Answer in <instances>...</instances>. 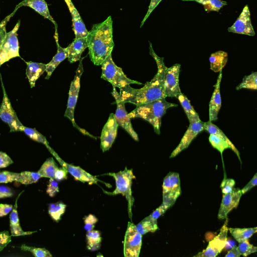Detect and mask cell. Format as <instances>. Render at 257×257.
Listing matches in <instances>:
<instances>
[{
  "mask_svg": "<svg viewBox=\"0 0 257 257\" xmlns=\"http://www.w3.org/2000/svg\"><path fill=\"white\" fill-rule=\"evenodd\" d=\"M149 43L150 54L156 62L157 73L150 81L147 82L141 88H134L130 85L120 88L119 99L124 103H131L137 106L166 98L164 94V79L166 67L164 64L163 58L157 55L153 49L152 44L150 42Z\"/></svg>",
  "mask_w": 257,
  "mask_h": 257,
  "instance_id": "6da1fadb",
  "label": "cell"
},
{
  "mask_svg": "<svg viewBox=\"0 0 257 257\" xmlns=\"http://www.w3.org/2000/svg\"><path fill=\"white\" fill-rule=\"evenodd\" d=\"M86 40L91 61L96 65H100L111 54L114 46L111 16L100 23L93 25L88 31Z\"/></svg>",
  "mask_w": 257,
  "mask_h": 257,
  "instance_id": "7a4b0ae2",
  "label": "cell"
},
{
  "mask_svg": "<svg viewBox=\"0 0 257 257\" xmlns=\"http://www.w3.org/2000/svg\"><path fill=\"white\" fill-rule=\"evenodd\" d=\"M175 103L168 102L165 98H160L150 102L137 105L135 109L127 114L131 119L141 118L151 123L155 132L160 134L162 117L169 108L177 106Z\"/></svg>",
  "mask_w": 257,
  "mask_h": 257,
  "instance_id": "3957f363",
  "label": "cell"
},
{
  "mask_svg": "<svg viewBox=\"0 0 257 257\" xmlns=\"http://www.w3.org/2000/svg\"><path fill=\"white\" fill-rule=\"evenodd\" d=\"M108 174L112 176L115 179L116 188L112 192H107V193L110 195L121 194L125 197L128 204V215L132 220V207L134 202V199L132 196V184L133 180L135 178L133 170L128 169L125 167L123 171Z\"/></svg>",
  "mask_w": 257,
  "mask_h": 257,
  "instance_id": "277c9868",
  "label": "cell"
},
{
  "mask_svg": "<svg viewBox=\"0 0 257 257\" xmlns=\"http://www.w3.org/2000/svg\"><path fill=\"white\" fill-rule=\"evenodd\" d=\"M101 65V78L110 82L112 86L120 88L131 84H142L140 82L127 77L122 69L117 66L113 61L111 54L103 61Z\"/></svg>",
  "mask_w": 257,
  "mask_h": 257,
  "instance_id": "5b68a950",
  "label": "cell"
},
{
  "mask_svg": "<svg viewBox=\"0 0 257 257\" xmlns=\"http://www.w3.org/2000/svg\"><path fill=\"white\" fill-rule=\"evenodd\" d=\"M83 65L82 63V59L80 60L79 64L76 71L75 75L73 81L71 82L69 92V97L67 108L65 111L64 116L67 117L72 122L73 126L79 130L81 133L84 135H88L93 138L92 136L90 135L84 130L80 128L75 123L74 113L78 96L80 89V80L81 76L83 73Z\"/></svg>",
  "mask_w": 257,
  "mask_h": 257,
  "instance_id": "8992f818",
  "label": "cell"
},
{
  "mask_svg": "<svg viewBox=\"0 0 257 257\" xmlns=\"http://www.w3.org/2000/svg\"><path fill=\"white\" fill-rule=\"evenodd\" d=\"M162 187V203L170 207L181 194L179 174L176 172L168 173L164 178Z\"/></svg>",
  "mask_w": 257,
  "mask_h": 257,
  "instance_id": "52a82bcc",
  "label": "cell"
},
{
  "mask_svg": "<svg viewBox=\"0 0 257 257\" xmlns=\"http://www.w3.org/2000/svg\"><path fill=\"white\" fill-rule=\"evenodd\" d=\"M20 25V20H19L13 30L6 34L0 48V66L13 58L20 57L17 38V31Z\"/></svg>",
  "mask_w": 257,
  "mask_h": 257,
  "instance_id": "ba28073f",
  "label": "cell"
},
{
  "mask_svg": "<svg viewBox=\"0 0 257 257\" xmlns=\"http://www.w3.org/2000/svg\"><path fill=\"white\" fill-rule=\"evenodd\" d=\"M142 244V235L138 232L136 225L128 222L123 243L125 257H138Z\"/></svg>",
  "mask_w": 257,
  "mask_h": 257,
  "instance_id": "9c48e42d",
  "label": "cell"
},
{
  "mask_svg": "<svg viewBox=\"0 0 257 257\" xmlns=\"http://www.w3.org/2000/svg\"><path fill=\"white\" fill-rule=\"evenodd\" d=\"M4 96L0 107V118L7 123L11 132L22 131L24 125L18 119L2 83Z\"/></svg>",
  "mask_w": 257,
  "mask_h": 257,
  "instance_id": "30bf717a",
  "label": "cell"
},
{
  "mask_svg": "<svg viewBox=\"0 0 257 257\" xmlns=\"http://www.w3.org/2000/svg\"><path fill=\"white\" fill-rule=\"evenodd\" d=\"M111 94L114 97L116 103V110L114 114L116 123L118 126L124 128L134 140L138 141V136L133 128L130 118L127 116L128 113L124 107L125 103L119 99V93L114 86Z\"/></svg>",
  "mask_w": 257,
  "mask_h": 257,
  "instance_id": "8fae6325",
  "label": "cell"
},
{
  "mask_svg": "<svg viewBox=\"0 0 257 257\" xmlns=\"http://www.w3.org/2000/svg\"><path fill=\"white\" fill-rule=\"evenodd\" d=\"M228 219L220 229L219 234L208 243L207 247L202 251L194 255L197 257H215L224 249L227 239L228 228L227 227Z\"/></svg>",
  "mask_w": 257,
  "mask_h": 257,
  "instance_id": "7c38bea8",
  "label": "cell"
},
{
  "mask_svg": "<svg viewBox=\"0 0 257 257\" xmlns=\"http://www.w3.org/2000/svg\"><path fill=\"white\" fill-rule=\"evenodd\" d=\"M180 65L175 64L166 68L164 79V89L165 97H177L181 93L179 84Z\"/></svg>",
  "mask_w": 257,
  "mask_h": 257,
  "instance_id": "4fadbf2b",
  "label": "cell"
},
{
  "mask_svg": "<svg viewBox=\"0 0 257 257\" xmlns=\"http://www.w3.org/2000/svg\"><path fill=\"white\" fill-rule=\"evenodd\" d=\"M50 153L55 157L57 160L59 162L61 165L66 171L69 173L77 181L82 182H87L89 184H97V182L100 181L95 176L87 172L81 167L75 166L65 162L62 160L56 153L50 147L48 149Z\"/></svg>",
  "mask_w": 257,
  "mask_h": 257,
  "instance_id": "5bb4252c",
  "label": "cell"
},
{
  "mask_svg": "<svg viewBox=\"0 0 257 257\" xmlns=\"http://www.w3.org/2000/svg\"><path fill=\"white\" fill-rule=\"evenodd\" d=\"M229 32L253 36L255 32L251 24L250 13L247 5L243 9L234 24L228 29Z\"/></svg>",
  "mask_w": 257,
  "mask_h": 257,
  "instance_id": "9a60e30c",
  "label": "cell"
},
{
  "mask_svg": "<svg viewBox=\"0 0 257 257\" xmlns=\"http://www.w3.org/2000/svg\"><path fill=\"white\" fill-rule=\"evenodd\" d=\"M118 126L114 114L111 113L102 128L100 137V148L103 152L111 148L116 138Z\"/></svg>",
  "mask_w": 257,
  "mask_h": 257,
  "instance_id": "2e32d148",
  "label": "cell"
},
{
  "mask_svg": "<svg viewBox=\"0 0 257 257\" xmlns=\"http://www.w3.org/2000/svg\"><path fill=\"white\" fill-rule=\"evenodd\" d=\"M204 122L201 120L190 123L178 146L172 152L170 158L175 157L182 151L187 148L193 139L204 130Z\"/></svg>",
  "mask_w": 257,
  "mask_h": 257,
  "instance_id": "e0dca14e",
  "label": "cell"
},
{
  "mask_svg": "<svg viewBox=\"0 0 257 257\" xmlns=\"http://www.w3.org/2000/svg\"><path fill=\"white\" fill-rule=\"evenodd\" d=\"M241 195V190L238 188H233L231 192L223 194L218 213V219L226 218L228 213L237 207Z\"/></svg>",
  "mask_w": 257,
  "mask_h": 257,
  "instance_id": "ac0fdd59",
  "label": "cell"
},
{
  "mask_svg": "<svg viewBox=\"0 0 257 257\" xmlns=\"http://www.w3.org/2000/svg\"><path fill=\"white\" fill-rule=\"evenodd\" d=\"M71 14L75 39L86 37L88 31L71 0H64Z\"/></svg>",
  "mask_w": 257,
  "mask_h": 257,
  "instance_id": "d6986e66",
  "label": "cell"
},
{
  "mask_svg": "<svg viewBox=\"0 0 257 257\" xmlns=\"http://www.w3.org/2000/svg\"><path fill=\"white\" fill-rule=\"evenodd\" d=\"M219 72L209 105V121H214L217 119L218 113L221 106L220 84L222 78V70Z\"/></svg>",
  "mask_w": 257,
  "mask_h": 257,
  "instance_id": "ffe728a7",
  "label": "cell"
},
{
  "mask_svg": "<svg viewBox=\"0 0 257 257\" xmlns=\"http://www.w3.org/2000/svg\"><path fill=\"white\" fill-rule=\"evenodd\" d=\"M22 6L29 7L34 10L36 12L43 16L44 18L50 20L55 25L56 32H57L56 23L51 16L47 4L44 0H24L16 6L14 11L16 12Z\"/></svg>",
  "mask_w": 257,
  "mask_h": 257,
  "instance_id": "44dd1931",
  "label": "cell"
},
{
  "mask_svg": "<svg viewBox=\"0 0 257 257\" xmlns=\"http://www.w3.org/2000/svg\"><path fill=\"white\" fill-rule=\"evenodd\" d=\"M87 47L86 37L75 39L74 41L66 48L69 61L72 63L79 60L81 54Z\"/></svg>",
  "mask_w": 257,
  "mask_h": 257,
  "instance_id": "7402d4cb",
  "label": "cell"
},
{
  "mask_svg": "<svg viewBox=\"0 0 257 257\" xmlns=\"http://www.w3.org/2000/svg\"><path fill=\"white\" fill-rule=\"evenodd\" d=\"M26 75L31 87L35 86L37 80L45 71L46 64L34 62H27Z\"/></svg>",
  "mask_w": 257,
  "mask_h": 257,
  "instance_id": "603a6c76",
  "label": "cell"
},
{
  "mask_svg": "<svg viewBox=\"0 0 257 257\" xmlns=\"http://www.w3.org/2000/svg\"><path fill=\"white\" fill-rule=\"evenodd\" d=\"M55 38L57 45V52L51 61L46 64L45 71L47 72V76L46 77V79H47L50 78L54 70L60 63V62L67 58L68 54L67 48H62L59 45L57 35L55 36Z\"/></svg>",
  "mask_w": 257,
  "mask_h": 257,
  "instance_id": "cb8c5ba5",
  "label": "cell"
},
{
  "mask_svg": "<svg viewBox=\"0 0 257 257\" xmlns=\"http://www.w3.org/2000/svg\"><path fill=\"white\" fill-rule=\"evenodd\" d=\"M21 194V193L17 196L14 206L10 215V230L11 235L13 236L30 234L34 232L24 231L21 227L17 211V201Z\"/></svg>",
  "mask_w": 257,
  "mask_h": 257,
  "instance_id": "d4e9b609",
  "label": "cell"
},
{
  "mask_svg": "<svg viewBox=\"0 0 257 257\" xmlns=\"http://www.w3.org/2000/svg\"><path fill=\"white\" fill-rule=\"evenodd\" d=\"M228 58L227 53L218 51L212 53L209 57L210 69L214 72H219L225 66Z\"/></svg>",
  "mask_w": 257,
  "mask_h": 257,
  "instance_id": "484cf974",
  "label": "cell"
},
{
  "mask_svg": "<svg viewBox=\"0 0 257 257\" xmlns=\"http://www.w3.org/2000/svg\"><path fill=\"white\" fill-rule=\"evenodd\" d=\"M204 130L206 131L210 134L214 135L225 141L229 145L230 149L237 156L239 160H241L239 156V153L237 149L218 126L212 123L211 121H208L207 122H204Z\"/></svg>",
  "mask_w": 257,
  "mask_h": 257,
  "instance_id": "4316f807",
  "label": "cell"
},
{
  "mask_svg": "<svg viewBox=\"0 0 257 257\" xmlns=\"http://www.w3.org/2000/svg\"><path fill=\"white\" fill-rule=\"evenodd\" d=\"M180 102L190 123L200 120L198 114L191 105L187 97L182 92L176 97Z\"/></svg>",
  "mask_w": 257,
  "mask_h": 257,
  "instance_id": "83f0119b",
  "label": "cell"
},
{
  "mask_svg": "<svg viewBox=\"0 0 257 257\" xmlns=\"http://www.w3.org/2000/svg\"><path fill=\"white\" fill-rule=\"evenodd\" d=\"M136 229L141 235L148 232H154L158 229L157 220L148 216L136 225Z\"/></svg>",
  "mask_w": 257,
  "mask_h": 257,
  "instance_id": "f1b7e54d",
  "label": "cell"
},
{
  "mask_svg": "<svg viewBox=\"0 0 257 257\" xmlns=\"http://www.w3.org/2000/svg\"><path fill=\"white\" fill-rule=\"evenodd\" d=\"M231 234L239 243L249 239L256 232L257 227L253 228H228Z\"/></svg>",
  "mask_w": 257,
  "mask_h": 257,
  "instance_id": "f546056e",
  "label": "cell"
},
{
  "mask_svg": "<svg viewBox=\"0 0 257 257\" xmlns=\"http://www.w3.org/2000/svg\"><path fill=\"white\" fill-rule=\"evenodd\" d=\"M58 166L52 157L48 158L37 172L41 177L54 178Z\"/></svg>",
  "mask_w": 257,
  "mask_h": 257,
  "instance_id": "4dcf8cb0",
  "label": "cell"
},
{
  "mask_svg": "<svg viewBox=\"0 0 257 257\" xmlns=\"http://www.w3.org/2000/svg\"><path fill=\"white\" fill-rule=\"evenodd\" d=\"M86 236L87 249L91 251L98 250L100 247L102 239L100 232L93 229L87 231Z\"/></svg>",
  "mask_w": 257,
  "mask_h": 257,
  "instance_id": "1f68e13d",
  "label": "cell"
},
{
  "mask_svg": "<svg viewBox=\"0 0 257 257\" xmlns=\"http://www.w3.org/2000/svg\"><path fill=\"white\" fill-rule=\"evenodd\" d=\"M66 208V205L61 202L51 203L49 205L48 212L54 220L58 221L65 212Z\"/></svg>",
  "mask_w": 257,
  "mask_h": 257,
  "instance_id": "d6a6232c",
  "label": "cell"
},
{
  "mask_svg": "<svg viewBox=\"0 0 257 257\" xmlns=\"http://www.w3.org/2000/svg\"><path fill=\"white\" fill-rule=\"evenodd\" d=\"M242 88L256 90L257 89V72H253L247 76H245L242 81L238 85L236 90Z\"/></svg>",
  "mask_w": 257,
  "mask_h": 257,
  "instance_id": "836d02e7",
  "label": "cell"
},
{
  "mask_svg": "<svg viewBox=\"0 0 257 257\" xmlns=\"http://www.w3.org/2000/svg\"><path fill=\"white\" fill-rule=\"evenodd\" d=\"M22 131L24 132L32 140L43 144L47 148L50 147L49 143L46 138L36 129L24 126Z\"/></svg>",
  "mask_w": 257,
  "mask_h": 257,
  "instance_id": "e575fe53",
  "label": "cell"
},
{
  "mask_svg": "<svg viewBox=\"0 0 257 257\" xmlns=\"http://www.w3.org/2000/svg\"><path fill=\"white\" fill-rule=\"evenodd\" d=\"M41 177L38 172L24 171L20 173L19 182L24 185L36 183Z\"/></svg>",
  "mask_w": 257,
  "mask_h": 257,
  "instance_id": "d590c367",
  "label": "cell"
},
{
  "mask_svg": "<svg viewBox=\"0 0 257 257\" xmlns=\"http://www.w3.org/2000/svg\"><path fill=\"white\" fill-rule=\"evenodd\" d=\"M208 139L211 146L217 149L221 154L225 149H230L229 145L225 141L214 135L210 134Z\"/></svg>",
  "mask_w": 257,
  "mask_h": 257,
  "instance_id": "8d00e7d4",
  "label": "cell"
},
{
  "mask_svg": "<svg viewBox=\"0 0 257 257\" xmlns=\"http://www.w3.org/2000/svg\"><path fill=\"white\" fill-rule=\"evenodd\" d=\"M194 1L209 7L208 10L218 12L227 3L222 0H195Z\"/></svg>",
  "mask_w": 257,
  "mask_h": 257,
  "instance_id": "74e56055",
  "label": "cell"
},
{
  "mask_svg": "<svg viewBox=\"0 0 257 257\" xmlns=\"http://www.w3.org/2000/svg\"><path fill=\"white\" fill-rule=\"evenodd\" d=\"M22 250L31 252L36 257H52L50 251L44 248H38L29 246L22 244L21 246Z\"/></svg>",
  "mask_w": 257,
  "mask_h": 257,
  "instance_id": "f35d334b",
  "label": "cell"
},
{
  "mask_svg": "<svg viewBox=\"0 0 257 257\" xmlns=\"http://www.w3.org/2000/svg\"><path fill=\"white\" fill-rule=\"evenodd\" d=\"M237 247L240 254L244 256L257 251V247L250 244L248 239L239 242Z\"/></svg>",
  "mask_w": 257,
  "mask_h": 257,
  "instance_id": "ab89813d",
  "label": "cell"
},
{
  "mask_svg": "<svg viewBox=\"0 0 257 257\" xmlns=\"http://www.w3.org/2000/svg\"><path fill=\"white\" fill-rule=\"evenodd\" d=\"M20 173L10 171L0 172V183H8L13 181L19 182Z\"/></svg>",
  "mask_w": 257,
  "mask_h": 257,
  "instance_id": "60d3db41",
  "label": "cell"
},
{
  "mask_svg": "<svg viewBox=\"0 0 257 257\" xmlns=\"http://www.w3.org/2000/svg\"><path fill=\"white\" fill-rule=\"evenodd\" d=\"M15 13V12L14 11L12 14L7 16L0 23V48L4 42L6 34L7 33L6 31V25L8 22L9 21L10 18L14 15Z\"/></svg>",
  "mask_w": 257,
  "mask_h": 257,
  "instance_id": "b9f144b4",
  "label": "cell"
},
{
  "mask_svg": "<svg viewBox=\"0 0 257 257\" xmlns=\"http://www.w3.org/2000/svg\"><path fill=\"white\" fill-rule=\"evenodd\" d=\"M98 219L93 214H89L84 218V229L88 231L93 229Z\"/></svg>",
  "mask_w": 257,
  "mask_h": 257,
  "instance_id": "7bdbcfd3",
  "label": "cell"
},
{
  "mask_svg": "<svg viewBox=\"0 0 257 257\" xmlns=\"http://www.w3.org/2000/svg\"><path fill=\"white\" fill-rule=\"evenodd\" d=\"M59 191L58 184L56 180L54 178H50L46 190L47 193L52 197Z\"/></svg>",
  "mask_w": 257,
  "mask_h": 257,
  "instance_id": "ee69618b",
  "label": "cell"
},
{
  "mask_svg": "<svg viewBox=\"0 0 257 257\" xmlns=\"http://www.w3.org/2000/svg\"><path fill=\"white\" fill-rule=\"evenodd\" d=\"M234 185L235 181L233 179L224 178L220 185L222 193L226 194L231 192Z\"/></svg>",
  "mask_w": 257,
  "mask_h": 257,
  "instance_id": "f6af8a7d",
  "label": "cell"
},
{
  "mask_svg": "<svg viewBox=\"0 0 257 257\" xmlns=\"http://www.w3.org/2000/svg\"><path fill=\"white\" fill-rule=\"evenodd\" d=\"M11 241V236L8 231L0 232V251Z\"/></svg>",
  "mask_w": 257,
  "mask_h": 257,
  "instance_id": "bcb514c9",
  "label": "cell"
},
{
  "mask_svg": "<svg viewBox=\"0 0 257 257\" xmlns=\"http://www.w3.org/2000/svg\"><path fill=\"white\" fill-rule=\"evenodd\" d=\"M169 208L168 205L162 203V204L149 216L152 218L157 220V219L165 213Z\"/></svg>",
  "mask_w": 257,
  "mask_h": 257,
  "instance_id": "7dc6e473",
  "label": "cell"
},
{
  "mask_svg": "<svg viewBox=\"0 0 257 257\" xmlns=\"http://www.w3.org/2000/svg\"><path fill=\"white\" fill-rule=\"evenodd\" d=\"M13 163V160L6 153L0 152V168L7 167Z\"/></svg>",
  "mask_w": 257,
  "mask_h": 257,
  "instance_id": "c3c4849f",
  "label": "cell"
},
{
  "mask_svg": "<svg viewBox=\"0 0 257 257\" xmlns=\"http://www.w3.org/2000/svg\"><path fill=\"white\" fill-rule=\"evenodd\" d=\"M162 1V0H151V2L149 7V9L148 12L145 16L144 19L141 22V24L140 27L141 28L144 25V22L147 20V19L149 17L150 14L153 12V11L156 8V7L158 5V4Z\"/></svg>",
  "mask_w": 257,
  "mask_h": 257,
  "instance_id": "681fc988",
  "label": "cell"
},
{
  "mask_svg": "<svg viewBox=\"0 0 257 257\" xmlns=\"http://www.w3.org/2000/svg\"><path fill=\"white\" fill-rule=\"evenodd\" d=\"M67 173L68 172L63 167L58 168L55 173L54 179L58 181L66 179Z\"/></svg>",
  "mask_w": 257,
  "mask_h": 257,
  "instance_id": "f907efd6",
  "label": "cell"
},
{
  "mask_svg": "<svg viewBox=\"0 0 257 257\" xmlns=\"http://www.w3.org/2000/svg\"><path fill=\"white\" fill-rule=\"evenodd\" d=\"M14 195V192L9 187L0 185V199L11 197Z\"/></svg>",
  "mask_w": 257,
  "mask_h": 257,
  "instance_id": "816d5d0a",
  "label": "cell"
},
{
  "mask_svg": "<svg viewBox=\"0 0 257 257\" xmlns=\"http://www.w3.org/2000/svg\"><path fill=\"white\" fill-rule=\"evenodd\" d=\"M257 184V173H255L250 181L241 190L242 194L246 193Z\"/></svg>",
  "mask_w": 257,
  "mask_h": 257,
  "instance_id": "f5cc1de1",
  "label": "cell"
},
{
  "mask_svg": "<svg viewBox=\"0 0 257 257\" xmlns=\"http://www.w3.org/2000/svg\"><path fill=\"white\" fill-rule=\"evenodd\" d=\"M13 206L8 204H0V217L4 216L13 209Z\"/></svg>",
  "mask_w": 257,
  "mask_h": 257,
  "instance_id": "db71d44e",
  "label": "cell"
},
{
  "mask_svg": "<svg viewBox=\"0 0 257 257\" xmlns=\"http://www.w3.org/2000/svg\"><path fill=\"white\" fill-rule=\"evenodd\" d=\"M241 255L238 247L236 246L233 247L225 255V257H239Z\"/></svg>",
  "mask_w": 257,
  "mask_h": 257,
  "instance_id": "11a10c76",
  "label": "cell"
},
{
  "mask_svg": "<svg viewBox=\"0 0 257 257\" xmlns=\"http://www.w3.org/2000/svg\"><path fill=\"white\" fill-rule=\"evenodd\" d=\"M235 243L233 240H232L230 239H228L227 238L226 241L225 245L224 248H225L226 250L230 249L233 247L235 246Z\"/></svg>",
  "mask_w": 257,
  "mask_h": 257,
  "instance_id": "9f6ffc18",
  "label": "cell"
},
{
  "mask_svg": "<svg viewBox=\"0 0 257 257\" xmlns=\"http://www.w3.org/2000/svg\"><path fill=\"white\" fill-rule=\"evenodd\" d=\"M182 1H195V0H182Z\"/></svg>",
  "mask_w": 257,
  "mask_h": 257,
  "instance_id": "6f0895ef",
  "label": "cell"
}]
</instances>
